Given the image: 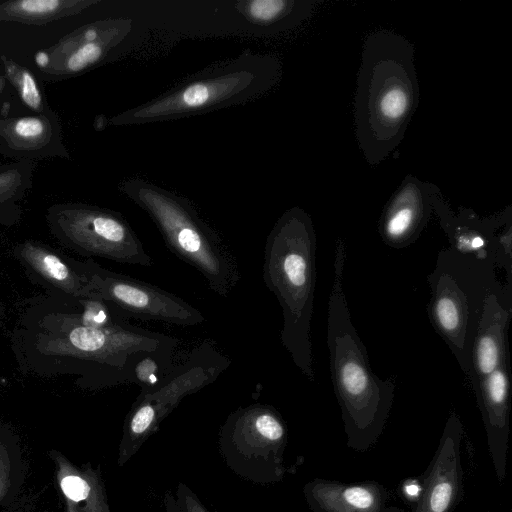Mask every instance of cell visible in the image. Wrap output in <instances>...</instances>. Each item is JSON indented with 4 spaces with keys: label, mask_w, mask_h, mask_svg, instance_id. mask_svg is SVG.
I'll use <instances>...</instances> for the list:
<instances>
[{
    "label": "cell",
    "mask_w": 512,
    "mask_h": 512,
    "mask_svg": "<svg viewBox=\"0 0 512 512\" xmlns=\"http://www.w3.org/2000/svg\"><path fill=\"white\" fill-rule=\"evenodd\" d=\"M78 299L50 293L26 308L13 338L23 368L43 376H76L82 388L103 389L132 383L141 357L179 344L129 321L106 328L85 325Z\"/></svg>",
    "instance_id": "cell-1"
},
{
    "label": "cell",
    "mask_w": 512,
    "mask_h": 512,
    "mask_svg": "<svg viewBox=\"0 0 512 512\" xmlns=\"http://www.w3.org/2000/svg\"><path fill=\"white\" fill-rule=\"evenodd\" d=\"M414 46L400 34L377 30L362 47L354 100L360 150L377 166L401 143L419 103Z\"/></svg>",
    "instance_id": "cell-2"
},
{
    "label": "cell",
    "mask_w": 512,
    "mask_h": 512,
    "mask_svg": "<svg viewBox=\"0 0 512 512\" xmlns=\"http://www.w3.org/2000/svg\"><path fill=\"white\" fill-rule=\"evenodd\" d=\"M345 260L346 246L340 238L335 249L328 299L327 346L347 446L365 452L376 444L384 430L395 384L372 371L367 348L353 325L343 288Z\"/></svg>",
    "instance_id": "cell-3"
},
{
    "label": "cell",
    "mask_w": 512,
    "mask_h": 512,
    "mask_svg": "<svg viewBox=\"0 0 512 512\" xmlns=\"http://www.w3.org/2000/svg\"><path fill=\"white\" fill-rule=\"evenodd\" d=\"M262 275L282 309L281 343L301 373L314 381L310 334L316 281V234L310 215L302 208L286 210L269 232Z\"/></svg>",
    "instance_id": "cell-4"
},
{
    "label": "cell",
    "mask_w": 512,
    "mask_h": 512,
    "mask_svg": "<svg viewBox=\"0 0 512 512\" xmlns=\"http://www.w3.org/2000/svg\"><path fill=\"white\" fill-rule=\"evenodd\" d=\"M281 75L277 57L246 52L121 113L113 123L135 125L177 120L245 104L270 91Z\"/></svg>",
    "instance_id": "cell-5"
},
{
    "label": "cell",
    "mask_w": 512,
    "mask_h": 512,
    "mask_svg": "<svg viewBox=\"0 0 512 512\" xmlns=\"http://www.w3.org/2000/svg\"><path fill=\"white\" fill-rule=\"evenodd\" d=\"M123 193L153 220L179 259L198 270L217 295L226 298L240 281L239 265L222 237L191 202L142 179H129Z\"/></svg>",
    "instance_id": "cell-6"
},
{
    "label": "cell",
    "mask_w": 512,
    "mask_h": 512,
    "mask_svg": "<svg viewBox=\"0 0 512 512\" xmlns=\"http://www.w3.org/2000/svg\"><path fill=\"white\" fill-rule=\"evenodd\" d=\"M496 268L492 261L463 254L449 246L438 252L434 269L427 276L430 322L468 378L484 303L499 282Z\"/></svg>",
    "instance_id": "cell-7"
},
{
    "label": "cell",
    "mask_w": 512,
    "mask_h": 512,
    "mask_svg": "<svg viewBox=\"0 0 512 512\" xmlns=\"http://www.w3.org/2000/svg\"><path fill=\"white\" fill-rule=\"evenodd\" d=\"M50 227L62 245L76 253L119 263L151 267L153 258L125 218L113 211L89 206L59 208L50 215Z\"/></svg>",
    "instance_id": "cell-8"
},
{
    "label": "cell",
    "mask_w": 512,
    "mask_h": 512,
    "mask_svg": "<svg viewBox=\"0 0 512 512\" xmlns=\"http://www.w3.org/2000/svg\"><path fill=\"white\" fill-rule=\"evenodd\" d=\"M94 291L126 318L196 326L205 321L194 306L158 286L116 273L87 260Z\"/></svg>",
    "instance_id": "cell-9"
},
{
    "label": "cell",
    "mask_w": 512,
    "mask_h": 512,
    "mask_svg": "<svg viewBox=\"0 0 512 512\" xmlns=\"http://www.w3.org/2000/svg\"><path fill=\"white\" fill-rule=\"evenodd\" d=\"M230 359L210 339L193 347L153 389L141 391L132 411L158 426L180 401L213 383L229 366Z\"/></svg>",
    "instance_id": "cell-10"
},
{
    "label": "cell",
    "mask_w": 512,
    "mask_h": 512,
    "mask_svg": "<svg viewBox=\"0 0 512 512\" xmlns=\"http://www.w3.org/2000/svg\"><path fill=\"white\" fill-rule=\"evenodd\" d=\"M462 438L463 425L459 417L452 413L426 470L414 512H451L457 505L463 490Z\"/></svg>",
    "instance_id": "cell-11"
},
{
    "label": "cell",
    "mask_w": 512,
    "mask_h": 512,
    "mask_svg": "<svg viewBox=\"0 0 512 512\" xmlns=\"http://www.w3.org/2000/svg\"><path fill=\"white\" fill-rule=\"evenodd\" d=\"M439 188L408 174L385 205L378 232L389 247L400 249L413 244L425 229L432 199Z\"/></svg>",
    "instance_id": "cell-12"
},
{
    "label": "cell",
    "mask_w": 512,
    "mask_h": 512,
    "mask_svg": "<svg viewBox=\"0 0 512 512\" xmlns=\"http://www.w3.org/2000/svg\"><path fill=\"white\" fill-rule=\"evenodd\" d=\"M484 424L488 450L497 480L506 477L510 434L511 382L509 353L473 388Z\"/></svg>",
    "instance_id": "cell-13"
},
{
    "label": "cell",
    "mask_w": 512,
    "mask_h": 512,
    "mask_svg": "<svg viewBox=\"0 0 512 512\" xmlns=\"http://www.w3.org/2000/svg\"><path fill=\"white\" fill-rule=\"evenodd\" d=\"M432 208L449 239L450 247L495 263L497 235L505 221L512 216L511 206L489 217H480L465 207H460L456 214L438 189L432 199Z\"/></svg>",
    "instance_id": "cell-14"
},
{
    "label": "cell",
    "mask_w": 512,
    "mask_h": 512,
    "mask_svg": "<svg viewBox=\"0 0 512 512\" xmlns=\"http://www.w3.org/2000/svg\"><path fill=\"white\" fill-rule=\"evenodd\" d=\"M511 317L512 285L499 281L486 297L477 328L469 376L472 388L509 353L508 327Z\"/></svg>",
    "instance_id": "cell-15"
},
{
    "label": "cell",
    "mask_w": 512,
    "mask_h": 512,
    "mask_svg": "<svg viewBox=\"0 0 512 512\" xmlns=\"http://www.w3.org/2000/svg\"><path fill=\"white\" fill-rule=\"evenodd\" d=\"M15 255L50 293L86 298L95 292L87 261L66 259L49 247L33 241L19 245Z\"/></svg>",
    "instance_id": "cell-16"
},
{
    "label": "cell",
    "mask_w": 512,
    "mask_h": 512,
    "mask_svg": "<svg viewBox=\"0 0 512 512\" xmlns=\"http://www.w3.org/2000/svg\"><path fill=\"white\" fill-rule=\"evenodd\" d=\"M304 494L314 512H383L388 499L386 489L374 481L315 479L305 485Z\"/></svg>",
    "instance_id": "cell-17"
},
{
    "label": "cell",
    "mask_w": 512,
    "mask_h": 512,
    "mask_svg": "<svg viewBox=\"0 0 512 512\" xmlns=\"http://www.w3.org/2000/svg\"><path fill=\"white\" fill-rule=\"evenodd\" d=\"M313 0H249L237 3V10L252 24L291 28L310 16Z\"/></svg>",
    "instance_id": "cell-18"
},
{
    "label": "cell",
    "mask_w": 512,
    "mask_h": 512,
    "mask_svg": "<svg viewBox=\"0 0 512 512\" xmlns=\"http://www.w3.org/2000/svg\"><path fill=\"white\" fill-rule=\"evenodd\" d=\"M85 1L21 0L0 6V18L28 23H42L92 4Z\"/></svg>",
    "instance_id": "cell-19"
},
{
    "label": "cell",
    "mask_w": 512,
    "mask_h": 512,
    "mask_svg": "<svg viewBox=\"0 0 512 512\" xmlns=\"http://www.w3.org/2000/svg\"><path fill=\"white\" fill-rule=\"evenodd\" d=\"M53 457L58 464L57 479L64 497L74 503L85 502V512H101L96 486L92 484L88 474L74 469L58 453Z\"/></svg>",
    "instance_id": "cell-20"
},
{
    "label": "cell",
    "mask_w": 512,
    "mask_h": 512,
    "mask_svg": "<svg viewBox=\"0 0 512 512\" xmlns=\"http://www.w3.org/2000/svg\"><path fill=\"white\" fill-rule=\"evenodd\" d=\"M175 350L166 348L141 357L133 368L132 383L140 386L141 391L155 388L173 368Z\"/></svg>",
    "instance_id": "cell-21"
},
{
    "label": "cell",
    "mask_w": 512,
    "mask_h": 512,
    "mask_svg": "<svg viewBox=\"0 0 512 512\" xmlns=\"http://www.w3.org/2000/svg\"><path fill=\"white\" fill-rule=\"evenodd\" d=\"M6 71L11 81L18 87L22 101L31 109L40 110L42 97L33 75L26 69L8 63Z\"/></svg>",
    "instance_id": "cell-22"
},
{
    "label": "cell",
    "mask_w": 512,
    "mask_h": 512,
    "mask_svg": "<svg viewBox=\"0 0 512 512\" xmlns=\"http://www.w3.org/2000/svg\"><path fill=\"white\" fill-rule=\"evenodd\" d=\"M11 131L20 140H39L46 131L45 123L37 117H24L12 123Z\"/></svg>",
    "instance_id": "cell-23"
},
{
    "label": "cell",
    "mask_w": 512,
    "mask_h": 512,
    "mask_svg": "<svg viewBox=\"0 0 512 512\" xmlns=\"http://www.w3.org/2000/svg\"><path fill=\"white\" fill-rule=\"evenodd\" d=\"M21 183V175L16 170L0 173V203L10 198Z\"/></svg>",
    "instance_id": "cell-24"
},
{
    "label": "cell",
    "mask_w": 512,
    "mask_h": 512,
    "mask_svg": "<svg viewBox=\"0 0 512 512\" xmlns=\"http://www.w3.org/2000/svg\"><path fill=\"white\" fill-rule=\"evenodd\" d=\"M184 491L183 502L186 512H207L189 491Z\"/></svg>",
    "instance_id": "cell-25"
},
{
    "label": "cell",
    "mask_w": 512,
    "mask_h": 512,
    "mask_svg": "<svg viewBox=\"0 0 512 512\" xmlns=\"http://www.w3.org/2000/svg\"><path fill=\"white\" fill-rule=\"evenodd\" d=\"M35 61L39 67H45L49 64V56L45 52H38L35 56Z\"/></svg>",
    "instance_id": "cell-26"
},
{
    "label": "cell",
    "mask_w": 512,
    "mask_h": 512,
    "mask_svg": "<svg viewBox=\"0 0 512 512\" xmlns=\"http://www.w3.org/2000/svg\"><path fill=\"white\" fill-rule=\"evenodd\" d=\"M66 501V512H79L76 505L69 499H65Z\"/></svg>",
    "instance_id": "cell-27"
},
{
    "label": "cell",
    "mask_w": 512,
    "mask_h": 512,
    "mask_svg": "<svg viewBox=\"0 0 512 512\" xmlns=\"http://www.w3.org/2000/svg\"><path fill=\"white\" fill-rule=\"evenodd\" d=\"M383 512H405L404 510L397 507H386Z\"/></svg>",
    "instance_id": "cell-28"
},
{
    "label": "cell",
    "mask_w": 512,
    "mask_h": 512,
    "mask_svg": "<svg viewBox=\"0 0 512 512\" xmlns=\"http://www.w3.org/2000/svg\"><path fill=\"white\" fill-rule=\"evenodd\" d=\"M3 312H4V308H3V305H2V301L0 299V329H1V326H2V320H3V316H4Z\"/></svg>",
    "instance_id": "cell-29"
},
{
    "label": "cell",
    "mask_w": 512,
    "mask_h": 512,
    "mask_svg": "<svg viewBox=\"0 0 512 512\" xmlns=\"http://www.w3.org/2000/svg\"><path fill=\"white\" fill-rule=\"evenodd\" d=\"M1 483H2V481H0V484H1ZM1 488H3V487H0V491H1Z\"/></svg>",
    "instance_id": "cell-30"
}]
</instances>
